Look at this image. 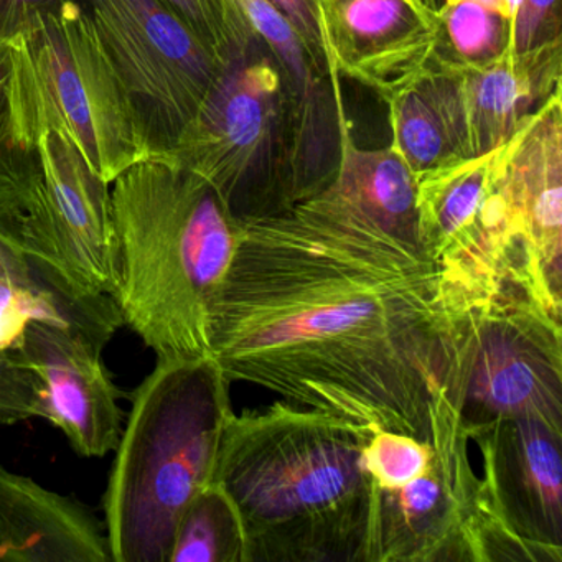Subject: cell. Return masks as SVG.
Listing matches in <instances>:
<instances>
[{
	"label": "cell",
	"mask_w": 562,
	"mask_h": 562,
	"mask_svg": "<svg viewBox=\"0 0 562 562\" xmlns=\"http://www.w3.org/2000/svg\"><path fill=\"white\" fill-rule=\"evenodd\" d=\"M210 353L232 384L430 442L452 361L442 278L420 243L327 186L238 220Z\"/></svg>",
	"instance_id": "obj_1"
},
{
	"label": "cell",
	"mask_w": 562,
	"mask_h": 562,
	"mask_svg": "<svg viewBox=\"0 0 562 562\" xmlns=\"http://www.w3.org/2000/svg\"><path fill=\"white\" fill-rule=\"evenodd\" d=\"M371 434L282 400L229 414L212 483L238 516L245 562H373Z\"/></svg>",
	"instance_id": "obj_2"
},
{
	"label": "cell",
	"mask_w": 562,
	"mask_h": 562,
	"mask_svg": "<svg viewBox=\"0 0 562 562\" xmlns=\"http://www.w3.org/2000/svg\"><path fill=\"white\" fill-rule=\"evenodd\" d=\"M114 302L157 360L210 353V311L238 243V220L202 177L149 157L111 183Z\"/></svg>",
	"instance_id": "obj_3"
},
{
	"label": "cell",
	"mask_w": 562,
	"mask_h": 562,
	"mask_svg": "<svg viewBox=\"0 0 562 562\" xmlns=\"http://www.w3.org/2000/svg\"><path fill=\"white\" fill-rule=\"evenodd\" d=\"M229 386L212 357L157 360L139 384L104 493L110 561H170L183 512L213 482Z\"/></svg>",
	"instance_id": "obj_4"
},
{
	"label": "cell",
	"mask_w": 562,
	"mask_h": 562,
	"mask_svg": "<svg viewBox=\"0 0 562 562\" xmlns=\"http://www.w3.org/2000/svg\"><path fill=\"white\" fill-rule=\"evenodd\" d=\"M8 45L9 108L25 150L58 131L108 183L149 159L133 103L78 0H58Z\"/></svg>",
	"instance_id": "obj_5"
},
{
	"label": "cell",
	"mask_w": 562,
	"mask_h": 562,
	"mask_svg": "<svg viewBox=\"0 0 562 562\" xmlns=\"http://www.w3.org/2000/svg\"><path fill=\"white\" fill-rule=\"evenodd\" d=\"M443 291L452 325L446 386L462 404L470 439L496 420L562 430V295L532 269L490 289L443 282Z\"/></svg>",
	"instance_id": "obj_6"
},
{
	"label": "cell",
	"mask_w": 562,
	"mask_h": 562,
	"mask_svg": "<svg viewBox=\"0 0 562 562\" xmlns=\"http://www.w3.org/2000/svg\"><path fill=\"white\" fill-rule=\"evenodd\" d=\"M164 159L202 177L236 220L294 205L288 94L262 42L223 67Z\"/></svg>",
	"instance_id": "obj_7"
},
{
	"label": "cell",
	"mask_w": 562,
	"mask_h": 562,
	"mask_svg": "<svg viewBox=\"0 0 562 562\" xmlns=\"http://www.w3.org/2000/svg\"><path fill=\"white\" fill-rule=\"evenodd\" d=\"M469 442L459 401L439 394L426 472L396 488L376 486L373 562H488L503 525L470 465Z\"/></svg>",
	"instance_id": "obj_8"
},
{
	"label": "cell",
	"mask_w": 562,
	"mask_h": 562,
	"mask_svg": "<svg viewBox=\"0 0 562 562\" xmlns=\"http://www.w3.org/2000/svg\"><path fill=\"white\" fill-rule=\"evenodd\" d=\"M78 2L133 103L149 156H167L225 64L160 0Z\"/></svg>",
	"instance_id": "obj_9"
},
{
	"label": "cell",
	"mask_w": 562,
	"mask_h": 562,
	"mask_svg": "<svg viewBox=\"0 0 562 562\" xmlns=\"http://www.w3.org/2000/svg\"><path fill=\"white\" fill-rule=\"evenodd\" d=\"M35 153L37 189L27 212L15 218L29 258L65 294L114 301L117 243L111 183L58 131H47Z\"/></svg>",
	"instance_id": "obj_10"
},
{
	"label": "cell",
	"mask_w": 562,
	"mask_h": 562,
	"mask_svg": "<svg viewBox=\"0 0 562 562\" xmlns=\"http://www.w3.org/2000/svg\"><path fill=\"white\" fill-rule=\"evenodd\" d=\"M496 159L498 149L416 176L417 236L446 284L488 289L541 268L506 212Z\"/></svg>",
	"instance_id": "obj_11"
},
{
	"label": "cell",
	"mask_w": 562,
	"mask_h": 562,
	"mask_svg": "<svg viewBox=\"0 0 562 562\" xmlns=\"http://www.w3.org/2000/svg\"><path fill=\"white\" fill-rule=\"evenodd\" d=\"M22 347L37 374L41 419L61 430L78 456L100 459L114 452L124 414L101 358L104 345L80 328L34 321Z\"/></svg>",
	"instance_id": "obj_12"
},
{
	"label": "cell",
	"mask_w": 562,
	"mask_h": 562,
	"mask_svg": "<svg viewBox=\"0 0 562 562\" xmlns=\"http://www.w3.org/2000/svg\"><path fill=\"white\" fill-rule=\"evenodd\" d=\"M483 482L506 525L539 552L562 561V430L536 419L496 420L472 437Z\"/></svg>",
	"instance_id": "obj_13"
},
{
	"label": "cell",
	"mask_w": 562,
	"mask_h": 562,
	"mask_svg": "<svg viewBox=\"0 0 562 562\" xmlns=\"http://www.w3.org/2000/svg\"><path fill=\"white\" fill-rule=\"evenodd\" d=\"M318 18L335 74L383 100L432 58L437 14L420 0H318Z\"/></svg>",
	"instance_id": "obj_14"
},
{
	"label": "cell",
	"mask_w": 562,
	"mask_h": 562,
	"mask_svg": "<svg viewBox=\"0 0 562 562\" xmlns=\"http://www.w3.org/2000/svg\"><path fill=\"white\" fill-rule=\"evenodd\" d=\"M496 186L516 233L561 294L562 97H552L498 147Z\"/></svg>",
	"instance_id": "obj_15"
},
{
	"label": "cell",
	"mask_w": 562,
	"mask_h": 562,
	"mask_svg": "<svg viewBox=\"0 0 562 562\" xmlns=\"http://www.w3.org/2000/svg\"><path fill=\"white\" fill-rule=\"evenodd\" d=\"M106 531L77 499L0 465V562H108Z\"/></svg>",
	"instance_id": "obj_16"
},
{
	"label": "cell",
	"mask_w": 562,
	"mask_h": 562,
	"mask_svg": "<svg viewBox=\"0 0 562 562\" xmlns=\"http://www.w3.org/2000/svg\"><path fill=\"white\" fill-rule=\"evenodd\" d=\"M462 81L473 157L492 153L561 93L562 38L467 68Z\"/></svg>",
	"instance_id": "obj_17"
},
{
	"label": "cell",
	"mask_w": 562,
	"mask_h": 562,
	"mask_svg": "<svg viewBox=\"0 0 562 562\" xmlns=\"http://www.w3.org/2000/svg\"><path fill=\"white\" fill-rule=\"evenodd\" d=\"M391 147L414 176L473 157L462 70L427 65L384 100Z\"/></svg>",
	"instance_id": "obj_18"
},
{
	"label": "cell",
	"mask_w": 562,
	"mask_h": 562,
	"mask_svg": "<svg viewBox=\"0 0 562 562\" xmlns=\"http://www.w3.org/2000/svg\"><path fill=\"white\" fill-rule=\"evenodd\" d=\"M328 186L391 232L419 243L416 176L393 147L363 149L348 124L341 130L337 170Z\"/></svg>",
	"instance_id": "obj_19"
},
{
	"label": "cell",
	"mask_w": 562,
	"mask_h": 562,
	"mask_svg": "<svg viewBox=\"0 0 562 562\" xmlns=\"http://www.w3.org/2000/svg\"><path fill=\"white\" fill-rule=\"evenodd\" d=\"M515 22L476 0H447L437 12V34L429 65L479 68L513 50Z\"/></svg>",
	"instance_id": "obj_20"
},
{
	"label": "cell",
	"mask_w": 562,
	"mask_h": 562,
	"mask_svg": "<svg viewBox=\"0 0 562 562\" xmlns=\"http://www.w3.org/2000/svg\"><path fill=\"white\" fill-rule=\"evenodd\" d=\"M169 562H245L238 516L215 483L205 486L183 512Z\"/></svg>",
	"instance_id": "obj_21"
},
{
	"label": "cell",
	"mask_w": 562,
	"mask_h": 562,
	"mask_svg": "<svg viewBox=\"0 0 562 562\" xmlns=\"http://www.w3.org/2000/svg\"><path fill=\"white\" fill-rule=\"evenodd\" d=\"M233 18L268 47L292 90H305L317 78V65L312 60L302 38L269 0H225Z\"/></svg>",
	"instance_id": "obj_22"
},
{
	"label": "cell",
	"mask_w": 562,
	"mask_h": 562,
	"mask_svg": "<svg viewBox=\"0 0 562 562\" xmlns=\"http://www.w3.org/2000/svg\"><path fill=\"white\" fill-rule=\"evenodd\" d=\"M11 52L0 44V215L19 218L27 212L37 189V153L25 150L15 137L9 108Z\"/></svg>",
	"instance_id": "obj_23"
},
{
	"label": "cell",
	"mask_w": 562,
	"mask_h": 562,
	"mask_svg": "<svg viewBox=\"0 0 562 562\" xmlns=\"http://www.w3.org/2000/svg\"><path fill=\"white\" fill-rule=\"evenodd\" d=\"M432 453L429 442L391 430H374L363 447L368 473L378 488H396L423 475Z\"/></svg>",
	"instance_id": "obj_24"
},
{
	"label": "cell",
	"mask_w": 562,
	"mask_h": 562,
	"mask_svg": "<svg viewBox=\"0 0 562 562\" xmlns=\"http://www.w3.org/2000/svg\"><path fill=\"white\" fill-rule=\"evenodd\" d=\"M177 18L182 19L210 48L213 54L228 64L249 50L258 38L243 27L225 0H160Z\"/></svg>",
	"instance_id": "obj_25"
},
{
	"label": "cell",
	"mask_w": 562,
	"mask_h": 562,
	"mask_svg": "<svg viewBox=\"0 0 562 562\" xmlns=\"http://www.w3.org/2000/svg\"><path fill=\"white\" fill-rule=\"evenodd\" d=\"M0 281H12L29 285V288L47 289V291L58 292V294L75 299L65 294L32 262L27 251H25L21 235H19L15 218L5 215H0ZM75 301H80V299H75ZM108 301H111V299H108Z\"/></svg>",
	"instance_id": "obj_26"
},
{
	"label": "cell",
	"mask_w": 562,
	"mask_h": 562,
	"mask_svg": "<svg viewBox=\"0 0 562 562\" xmlns=\"http://www.w3.org/2000/svg\"><path fill=\"white\" fill-rule=\"evenodd\" d=\"M559 0H519L513 50H529L562 38Z\"/></svg>",
	"instance_id": "obj_27"
},
{
	"label": "cell",
	"mask_w": 562,
	"mask_h": 562,
	"mask_svg": "<svg viewBox=\"0 0 562 562\" xmlns=\"http://www.w3.org/2000/svg\"><path fill=\"white\" fill-rule=\"evenodd\" d=\"M269 2L281 12L282 18L292 25L295 34L302 38L318 70L340 83V77L335 74L330 61H328L324 38H322L318 0H269Z\"/></svg>",
	"instance_id": "obj_28"
},
{
	"label": "cell",
	"mask_w": 562,
	"mask_h": 562,
	"mask_svg": "<svg viewBox=\"0 0 562 562\" xmlns=\"http://www.w3.org/2000/svg\"><path fill=\"white\" fill-rule=\"evenodd\" d=\"M58 0H0V44L24 31L29 22Z\"/></svg>",
	"instance_id": "obj_29"
},
{
	"label": "cell",
	"mask_w": 562,
	"mask_h": 562,
	"mask_svg": "<svg viewBox=\"0 0 562 562\" xmlns=\"http://www.w3.org/2000/svg\"><path fill=\"white\" fill-rule=\"evenodd\" d=\"M476 2H482V4L488 5V8L496 9V11L505 14L506 18L512 19L513 22L516 21V14H518L519 0H476Z\"/></svg>",
	"instance_id": "obj_30"
},
{
	"label": "cell",
	"mask_w": 562,
	"mask_h": 562,
	"mask_svg": "<svg viewBox=\"0 0 562 562\" xmlns=\"http://www.w3.org/2000/svg\"><path fill=\"white\" fill-rule=\"evenodd\" d=\"M420 2H423L427 9H430L434 14H437V12L446 5L447 0H420Z\"/></svg>",
	"instance_id": "obj_31"
}]
</instances>
